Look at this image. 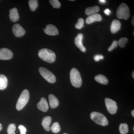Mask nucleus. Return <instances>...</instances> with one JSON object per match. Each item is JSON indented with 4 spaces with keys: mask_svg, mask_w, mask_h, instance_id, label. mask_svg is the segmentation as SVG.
Masks as SVG:
<instances>
[{
    "mask_svg": "<svg viewBox=\"0 0 134 134\" xmlns=\"http://www.w3.org/2000/svg\"><path fill=\"white\" fill-rule=\"evenodd\" d=\"M38 55L41 59L50 63L54 62L56 59L55 53L47 48H43L40 50Z\"/></svg>",
    "mask_w": 134,
    "mask_h": 134,
    "instance_id": "obj_1",
    "label": "nucleus"
},
{
    "mask_svg": "<svg viewBox=\"0 0 134 134\" xmlns=\"http://www.w3.org/2000/svg\"><path fill=\"white\" fill-rule=\"evenodd\" d=\"M70 82L72 85L76 88H79L82 84V79L81 74L78 70L75 68L71 69L70 73Z\"/></svg>",
    "mask_w": 134,
    "mask_h": 134,
    "instance_id": "obj_2",
    "label": "nucleus"
},
{
    "mask_svg": "<svg viewBox=\"0 0 134 134\" xmlns=\"http://www.w3.org/2000/svg\"><path fill=\"white\" fill-rule=\"evenodd\" d=\"M30 98V93L29 91L27 90H25L23 91L19 99L18 100L16 105V108L18 110H22L29 101Z\"/></svg>",
    "mask_w": 134,
    "mask_h": 134,
    "instance_id": "obj_3",
    "label": "nucleus"
},
{
    "mask_svg": "<svg viewBox=\"0 0 134 134\" xmlns=\"http://www.w3.org/2000/svg\"><path fill=\"white\" fill-rule=\"evenodd\" d=\"M91 118L97 124L102 126H106L108 125V120L105 115L100 113L93 112L91 114Z\"/></svg>",
    "mask_w": 134,
    "mask_h": 134,
    "instance_id": "obj_4",
    "label": "nucleus"
},
{
    "mask_svg": "<svg viewBox=\"0 0 134 134\" xmlns=\"http://www.w3.org/2000/svg\"><path fill=\"white\" fill-rule=\"evenodd\" d=\"M116 15L119 19H128L130 17V10L127 5L125 3H121L117 10Z\"/></svg>",
    "mask_w": 134,
    "mask_h": 134,
    "instance_id": "obj_5",
    "label": "nucleus"
},
{
    "mask_svg": "<svg viewBox=\"0 0 134 134\" xmlns=\"http://www.w3.org/2000/svg\"><path fill=\"white\" fill-rule=\"evenodd\" d=\"M39 71L41 76L50 83H53L56 81V77L50 70L43 67H40Z\"/></svg>",
    "mask_w": 134,
    "mask_h": 134,
    "instance_id": "obj_6",
    "label": "nucleus"
},
{
    "mask_svg": "<svg viewBox=\"0 0 134 134\" xmlns=\"http://www.w3.org/2000/svg\"><path fill=\"white\" fill-rule=\"evenodd\" d=\"M105 101L106 107L108 111L112 114L116 113L118 108L116 102L109 98H105Z\"/></svg>",
    "mask_w": 134,
    "mask_h": 134,
    "instance_id": "obj_7",
    "label": "nucleus"
},
{
    "mask_svg": "<svg viewBox=\"0 0 134 134\" xmlns=\"http://www.w3.org/2000/svg\"><path fill=\"white\" fill-rule=\"evenodd\" d=\"M12 32L14 35L17 37H23L25 33L24 29L18 24H16L12 27Z\"/></svg>",
    "mask_w": 134,
    "mask_h": 134,
    "instance_id": "obj_8",
    "label": "nucleus"
},
{
    "mask_svg": "<svg viewBox=\"0 0 134 134\" xmlns=\"http://www.w3.org/2000/svg\"><path fill=\"white\" fill-rule=\"evenodd\" d=\"M13 53L11 50L7 48L0 49V60H10L13 58Z\"/></svg>",
    "mask_w": 134,
    "mask_h": 134,
    "instance_id": "obj_9",
    "label": "nucleus"
},
{
    "mask_svg": "<svg viewBox=\"0 0 134 134\" xmlns=\"http://www.w3.org/2000/svg\"><path fill=\"white\" fill-rule=\"evenodd\" d=\"M43 30L46 34L49 36H56L59 34L57 27L52 24L47 25L46 29H43Z\"/></svg>",
    "mask_w": 134,
    "mask_h": 134,
    "instance_id": "obj_10",
    "label": "nucleus"
},
{
    "mask_svg": "<svg viewBox=\"0 0 134 134\" xmlns=\"http://www.w3.org/2000/svg\"><path fill=\"white\" fill-rule=\"evenodd\" d=\"M83 36L82 34H79L75 38V43L76 46L81 52H86V48L83 45L82 40Z\"/></svg>",
    "mask_w": 134,
    "mask_h": 134,
    "instance_id": "obj_11",
    "label": "nucleus"
},
{
    "mask_svg": "<svg viewBox=\"0 0 134 134\" xmlns=\"http://www.w3.org/2000/svg\"><path fill=\"white\" fill-rule=\"evenodd\" d=\"M37 107L39 110L44 112L47 111L49 108L47 101L44 97L41 98L40 101L37 104Z\"/></svg>",
    "mask_w": 134,
    "mask_h": 134,
    "instance_id": "obj_12",
    "label": "nucleus"
},
{
    "mask_svg": "<svg viewBox=\"0 0 134 134\" xmlns=\"http://www.w3.org/2000/svg\"><path fill=\"white\" fill-rule=\"evenodd\" d=\"M102 18L100 14H98L91 15L86 18V22L88 24H91L96 22L100 21Z\"/></svg>",
    "mask_w": 134,
    "mask_h": 134,
    "instance_id": "obj_13",
    "label": "nucleus"
},
{
    "mask_svg": "<svg viewBox=\"0 0 134 134\" xmlns=\"http://www.w3.org/2000/svg\"><path fill=\"white\" fill-rule=\"evenodd\" d=\"M121 27V23L117 19H114L113 21L111 24V33L115 34L117 33L120 30Z\"/></svg>",
    "mask_w": 134,
    "mask_h": 134,
    "instance_id": "obj_14",
    "label": "nucleus"
},
{
    "mask_svg": "<svg viewBox=\"0 0 134 134\" xmlns=\"http://www.w3.org/2000/svg\"><path fill=\"white\" fill-rule=\"evenodd\" d=\"M9 12V18L11 21L16 22L19 20V14L16 8L11 9L10 10Z\"/></svg>",
    "mask_w": 134,
    "mask_h": 134,
    "instance_id": "obj_15",
    "label": "nucleus"
},
{
    "mask_svg": "<svg viewBox=\"0 0 134 134\" xmlns=\"http://www.w3.org/2000/svg\"><path fill=\"white\" fill-rule=\"evenodd\" d=\"M49 103L50 107L52 108H55L58 107L59 105V101L55 96L53 94H50L48 96Z\"/></svg>",
    "mask_w": 134,
    "mask_h": 134,
    "instance_id": "obj_16",
    "label": "nucleus"
},
{
    "mask_svg": "<svg viewBox=\"0 0 134 134\" xmlns=\"http://www.w3.org/2000/svg\"><path fill=\"white\" fill-rule=\"evenodd\" d=\"M52 119L50 116L44 117L42 121V125L46 131H49L50 130V125L52 122Z\"/></svg>",
    "mask_w": 134,
    "mask_h": 134,
    "instance_id": "obj_17",
    "label": "nucleus"
},
{
    "mask_svg": "<svg viewBox=\"0 0 134 134\" xmlns=\"http://www.w3.org/2000/svg\"><path fill=\"white\" fill-rule=\"evenodd\" d=\"M8 85V79L4 75H0V90H4Z\"/></svg>",
    "mask_w": 134,
    "mask_h": 134,
    "instance_id": "obj_18",
    "label": "nucleus"
},
{
    "mask_svg": "<svg viewBox=\"0 0 134 134\" xmlns=\"http://www.w3.org/2000/svg\"><path fill=\"white\" fill-rule=\"evenodd\" d=\"M99 7L98 6H95L92 7L87 8L85 10V14L87 15H91L96 14L99 11Z\"/></svg>",
    "mask_w": 134,
    "mask_h": 134,
    "instance_id": "obj_19",
    "label": "nucleus"
},
{
    "mask_svg": "<svg viewBox=\"0 0 134 134\" xmlns=\"http://www.w3.org/2000/svg\"><path fill=\"white\" fill-rule=\"evenodd\" d=\"M95 80L98 82L103 85H107L108 83V79L104 75H98L95 77Z\"/></svg>",
    "mask_w": 134,
    "mask_h": 134,
    "instance_id": "obj_20",
    "label": "nucleus"
},
{
    "mask_svg": "<svg viewBox=\"0 0 134 134\" xmlns=\"http://www.w3.org/2000/svg\"><path fill=\"white\" fill-rule=\"evenodd\" d=\"M30 9L32 11H34L38 7V1L37 0H30L29 1Z\"/></svg>",
    "mask_w": 134,
    "mask_h": 134,
    "instance_id": "obj_21",
    "label": "nucleus"
},
{
    "mask_svg": "<svg viewBox=\"0 0 134 134\" xmlns=\"http://www.w3.org/2000/svg\"><path fill=\"white\" fill-rule=\"evenodd\" d=\"M119 131L121 134H126L129 132L128 126L126 123H121L120 125Z\"/></svg>",
    "mask_w": 134,
    "mask_h": 134,
    "instance_id": "obj_22",
    "label": "nucleus"
},
{
    "mask_svg": "<svg viewBox=\"0 0 134 134\" xmlns=\"http://www.w3.org/2000/svg\"><path fill=\"white\" fill-rule=\"evenodd\" d=\"M51 130L52 132L55 133H57L60 131V127L58 122H55L52 125L51 127Z\"/></svg>",
    "mask_w": 134,
    "mask_h": 134,
    "instance_id": "obj_23",
    "label": "nucleus"
},
{
    "mask_svg": "<svg viewBox=\"0 0 134 134\" xmlns=\"http://www.w3.org/2000/svg\"><path fill=\"white\" fill-rule=\"evenodd\" d=\"M128 39L127 38H121L120 39L119 41H117V43L120 47H121V48H124L126 46V44L128 41Z\"/></svg>",
    "mask_w": 134,
    "mask_h": 134,
    "instance_id": "obj_24",
    "label": "nucleus"
},
{
    "mask_svg": "<svg viewBox=\"0 0 134 134\" xmlns=\"http://www.w3.org/2000/svg\"><path fill=\"white\" fill-rule=\"evenodd\" d=\"M16 129L15 125L14 123L10 124L9 125L7 129L8 134H15V131Z\"/></svg>",
    "mask_w": 134,
    "mask_h": 134,
    "instance_id": "obj_25",
    "label": "nucleus"
},
{
    "mask_svg": "<svg viewBox=\"0 0 134 134\" xmlns=\"http://www.w3.org/2000/svg\"><path fill=\"white\" fill-rule=\"evenodd\" d=\"M84 25V21L83 19L82 18H80L78 19L77 23L75 25V27L76 29L80 30L83 27Z\"/></svg>",
    "mask_w": 134,
    "mask_h": 134,
    "instance_id": "obj_26",
    "label": "nucleus"
},
{
    "mask_svg": "<svg viewBox=\"0 0 134 134\" xmlns=\"http://www.w3.org/2000/svg\"><path fill=\"white\" fill-rule=\"evenodd\" d=\"M51 5L55 8H59L61 6L60 3L58 0H50L49 1Z\"/></svg>",
    "mask_w": 134,
    "mask_h": 134,
    "instance_id": "obj_27",
    "label": "nucleus"
},
{
    "mask_svg": "<svg viewBox=\"0 0 134 134\" xmlns=\"http://www.w3.org/2000/svg\"><path fill=\"white\" fill-rule=\"evenodd\" d=\"M117 46H118V43H117V41L115 40L113 41L111 45L110 46V47L108 48V51L109 52L111 51L112 50H113L114 49L116 48L117 47Z\"/></svg>",
    "mask_w": 134,
    "mask_h": 134,
    "instance_id": "obj_28",
    "label": "nucleus"
},
{
    "mask_svg": "<svg viewBox=\"0 0 134 134\" xmlns=\"http://www.w3.org/2000/svg\"><path fill=\"white\" fill-rule=\"evenodd\" d=\"M18 128L20 130V132H21L20 134H26V129L24 126L22 125H19L18 127Z\"/></svg>",
    "mask_w": 134,
    "mask_h": 134,
    "instance_id": "obj_29",
    "label": "nucleus"
},
{
    "mask_svg": "<svg viewBox=\"0 0 134 134\" xmlns=\"http://www.w3.org/2000/svg\"><path fill=\"white\" fill-rule=\"evenodd\" d=\"M104 56L101 55H95L94 57V59L95 61H99L100 60H103L104 59Z\"/></svg>",
    "mask_w": 134,
    "mask_h": 134,
    "instance_id": "obj_30",
    "label": "nucleus"
},
{
    "mask_svg": "<svg viewBox=\"0 0 134 134\" xmlns=\"http://www.w3.org/2000/svg\"><path fill=\"white\" fill-rule=\"evenodd\" d=\"M104 12L105 14L106 15L108 16L111 13L110 10L108 9H106L104 11Z\"/></svg>",
    "mask_w": 134,
    "mask_h": 134,
    "instance_id": "obj_31",
    "label": "nucleus"
},
{
    "mask_svg": "<svg viewBox=\"0 0 134 134\" xmlns=\"http://www.w3.org/2000/svg\"><path fill=\"white\" fill-rule=\"evenodd\" d=\"M99 2L101 4H104L106 2V1H105V0H99Z\"/></svg>",
    "mask_w": 134,
    "mask_h": 134,
    "instance_id": "obj_32",
    "label": "nucleus"
},
{
    "mask_svg": "<svg viewBox=\"0 0 134 134\" xmlns=\"http://www.w3.org/2000/svg\"><path fill=\"white\" fill-rule=\"evenodd\" d=\"M134 17L133 16V18H132V24L133 25V26H134Z\"/></svg>",
    "mask_w": 134,
    "mask_h": 134,
    "instance_id": "obj_33",
    "label": "nucleus"
},
{
    "mask_svg": "<svg viewBox=\"0 0 134 134\" xmlns=\"http://www.w3.org/2000/svg\"><path fill=\"white\" fill-rule=\"evenodd\" d=\"M131 114H132V116H133V117H134V110H133L132 111V112H131Z\"/></svg>",
    "mask_w": 134,
    "mask_h": 134,
    "instance_id": "obj_34",
    "label": "nucleus"
},
{
    "mask_svg": "<svg viewBox=\"0 0 134 134\" xmlns=\"http://www.w3.org/2000/svg\"><path fill=\"white\" fill-rule=\"evenodd\" d=\"M2 125L0 123V131H1V130H2Z\"/></svg>",
    "mask_w": 134,
    "mask_h": 134,
    "instance_id": "obj_35",
    "label": "nucleus"
},
{
    "mask_svg": "<svg viewBox=\"0 0 134 134\" xmlns=\"http://www.w3.org/2000/svg\"><path fill=\"white\" fill-rule=\"evenodd\" d=\"M132 77H133V78H134V71H133V73H132Z\"/></svg>",
    "mask_w": 134,
    "mask_h": 134,
    "instance_id": "obj_36",
    "label": "nucleus"
},
{
    "mask_svg": "<svg viewBox=\"0 0 134 134\" xmlns=\"http://www.w3.org/2000/svg\"><path fill=\"white\" fill-rule=\"evenodd\" d=\"M67 134V133H64V134Z\"/></svg>",
    "mask_w": 134,
    "mask_h": 134,
    "instance_id": "obj_37",
    "label": "nucleus"
}]
</instances>
